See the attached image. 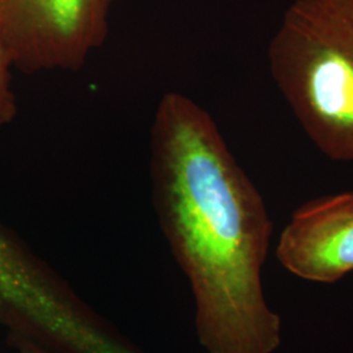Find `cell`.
I'll use <instances>...</instances> for the list:
<instances>
[{"instance_id":"obj_6","label":"cell","mask_w":353,"mask_h":353,"mask_svg":"<svg viewBox=\"0 0 353 353\" xmlns=\"http://www.w3.org/2000/svg\"><path fill=\"white\" fill-rule=\"evenodd\" d=\"M8 343L16 353H52L49 350L43 348L42 345L37 344V343L26 341V339L12 338V339H8Z\"/></svg>"},{"instance_id":"obj_5","label":"cell","mask_w":353,"mask_h":353,"mask_svg":"<svg viewBox=\"0 0 353 353\" xmlns=\"http://www.w3.org/2000/svg\"><path fill=\"white\" fill-rule=\"evenodd\" d=\"M13 65L0 41V127L11 123L17 115V100L11 87Z\"/></svg>"},{"instance_id":"obj_1","label":"cell","mask_w":353,"mask_h":353,"mask_svg":"<svg viewBox=\"0 0 353 353\" xmlns=\"http://www.w3.org/2000/svg\"><path fill=\"white\" fill-rule=\"evenodd\" d=\"M152 201L190 284L205 353H275L283 323L263 288L274 223L210 113L169 92L151 128Z\"/></svg>"},{"instance_id":"obj_4","label":"cell","mask_w":353,"mask_h":353,"mask_svg":"<svg viewBox=\"0 0 353 353\" xmlns=\"http://www.w3.org/2000/svg\"><path fill=\"white\" fill-rule=\"evenodd\" d=\"M276 258L296 278L334 284L353 271V191L299 205L284 227Z\"/></svg>"},{"instance_id":"obj_2","label":"cell","mask_w":353,"mask_h":353,"mask_svg":"<svg viewBox=\"0 0 353 353\" xmlns=\"http://www.w3.org/2000/svg\"><path fill=\"white\" fill-rule=\"evenodd\" d=\"M268 63L316 148L353 163V0H296L270 43Z\"/></svg>"},{"instance_id":"obj_3","label":"cell","mask_w":353,"mask_h":353,"mask_svg":"<svg viewBox=\"0 0 353 353\" xmlns=\"http://www.w3.org/2000/svg\"><path fill=\"white\" fill-rule=\"evenodd\" d=\"M117 0H0V41L24 74L79 71L109 34Z\"/></svg>"}]
</instances>
